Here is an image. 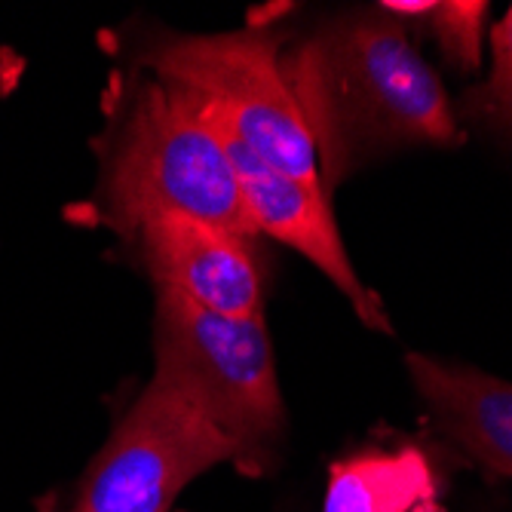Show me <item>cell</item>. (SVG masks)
Masks as SVG:
<instances>
[{
	"instance_id": "3",
	"label": "cell",
	"mask_w": 512,
	"mask_h": 512,
	"mask_svg": "<svg viewBox=\"0 0 512 512\" xmlns=\"http://www.w3.org/2000/svg\"><path fill=\"white\" fill-rule=\"evenodd\" d=\"M283 43L286 34L270 25L169 37L145 53V65L249 154L322 191L313 138L283 74Z\"/></svg>"
},
{
	"instance_id": "4",
	"label": "cell",
	"mask_w": 512,
	"mask_h": 512,
	"mask_svg": "<svg viewBox=\"0 0 512 512\" xmlns=\"http://www.w3.org/2000/svg\"><path fill=\"white\" fill-rule=\"evenodd\" d=\"M154 375L166 378L237 445V463L258 470L283 430L276 356L261 316H221L157 292Z\"/></svg>"
},
{
	"instance_id": "12",
	"label": "cell",
	"mask_w": 512,
	"mask_h": 512,
	"mask_svg": "<svg viewBox=\"0 0 512 512\" xmlns=\"http://www.w3.org/2000/svg\"><path fill=\"white\" fill-rule=\"evenodd\" d=\"M25 74V59L13 50H0V96H10Z\"/></svg>"
},
{
	"instance_id": "5",
	"label": "cell",
	"mask_w": 512,
	"mask_h": 512,
	"mask_svg": "<svg viewBox=\"0 0 512 512\" xmlns=\"http://www.w3.org/2000/svg\"><path fill=\"white\" fill-rule=\"evenodd\" d=\"M227 460H237V445L154 375L92 460L77 512H169L197 476Z\"/></svg>"
},
{
	"instance_id": "11",
	"label": "cell",
	"mask_w": 512,
	"mask_h": 512,
	"mask_svg": "<svg viewBox=\"0 0 512 512\" xmlns=\"http://www.w3.org/2000/svg\"><path fill=\"white\" fill-rule=\"evenodd\" d=\"M463 111L491 123L512 142V4L491 25V77L463 96Z\"/></svg>"
},
{
	"instance_id": "2",
	"label": "cell",
	"mask_w": 512,
	"mask_h": 512,
	"mask_svg": "<svg viewBox=\"0 0 512 512\" xmlns=\"http://www.w3.org/2000/svg\"><path fill=\"white\" fill-rule=\"evenodd\" d=\"M102 206L123 234L160 215L200 218L249 240L258 234L218 132L188 92L166 80L135 96L105 169Z\"/></svg>"
},
{
	"instance_id": "1",
	"label": "cell",
	"mask_w": 512,
	"mask_h": 512,
	"mask_svg": "<svg viewBox=\"0 0 512 512\" xmlns=\"http://www.w3.org/2000/svg\"><path fill=\"white\" fill-rule=\"evenodd\" d=\"M283 74L310 129L322 191L384 151L463 142L439 74L381 10L316 31L283 56Z\"/></svg>"
},
{
	"instance_id": "10",
	"label": "cell",
	"mask_w": 512,
	"mask_h": 512,
	"mask_svg": "<svg viewBox=\"0 0 512 512\" xmlns=\"http://www.w3.org/2000/svg\"><path fill=\"white\" fill-rule=\"evenodd\" d=\"M378 10L399 22H424L442 56L457 71L473 74L482 65V40L491 10L485 0H387L378 4Z\"/></svg>"
},
{
	"instance_id": "6",
	"label": "cell",
	"mask_w": 512,
	"mask_h": 512,
	"mask_svg": "<svg viewBox=\"0 0 512 512\" xmlns=\"http://www.w3.org/2000/svg\"><path fill=\"white\" fill-rule=\"evenodd\" d=\"M212 129L218 132L230 163L237 169L240 194H243L246 212H249L258 234H270L273 240L301 252L319 273H325V279H332V286L350 301V307L362 319V325L390 335L393 322L384 310V301L371 292L359 279V273L353 270L347 246L341 240V230L335 224V215H332V206L325 200V194L319 188H313V184H304L295 175H286V172L267 166L264 160L249 154L240 142H234L221 126L212 123Z\"/></svg>"
},
{
	"instance_id": "9",
	"label": "cell",
	"mask_w": 512,
	"mask_h": 512,
	"mask_svg": "<svg viewBox=\"0 0 512 512\" xmlns=\"http://www.w3.org/2000/svg\"><path fill=\"white\" fill-rule=\"evenodd\" d=\"M436 500V473L421 448L362 451L332 467L322 512H421Z\"/></svg>"
},
{
	"instance_id": "8",
	"label": "cell",
	"mask_w": 512,
	"mask_h": 512,
	"mask_svg": "<svg viewBox=\"0 0 512 512\" xmlns=\"http://www.w3.org/2000/svg\"><path fill=\"white\" fill-rule=\"evenodd\" d=\"M405 365L436 427L482 470L512 479V384L424 353H408Z\"/></svg>"
},
{
	"instance_id": "7",
	"label": "cell",
	"mask_w": 512,
	"mask_h": 512,
	"mask_svg": "<svg viewBox=\"0 0 512 512\" xmlns=\"http://www.w3.org/2000/svg\"><path fill=\"white\" fill-rule=\"evenodd\" d=\"M157 292L221 316H261L264 276L252 240L188 215H160L135 230Z\"/></svg>"
}]
</instances>
